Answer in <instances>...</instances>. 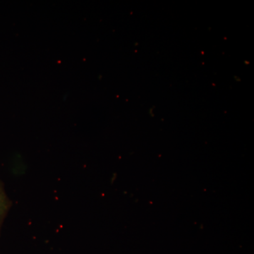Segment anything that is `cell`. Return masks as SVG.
Wrapping results in <instances>:
<instances>
[{"instance_id": "6da1fadb", "label": "cell", "mask_w": 254, "mask_h": 254, "mask_svg": "<svg viewBox=\"0 0 254 254\" xmlns=\"http://www.w3.org/2000/svg\"><path fill=\"white\" fill-rule=\"evenodd\" d=\"M11 207V201L5 191L4 185L0 180V233L4 219Z\"/></svg>"}]
</instances>
